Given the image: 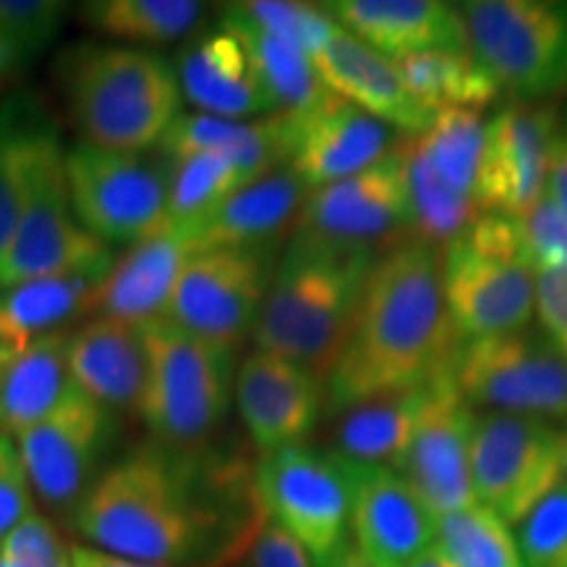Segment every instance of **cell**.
Returning a JSON list of instances; mask_svg holds the SVG:
<instances>
[{
  "instance_id": "obj_1",
  "label": "cell",
  "mask_w": 567,
  "mask_h": 567,
  "mask_svg": "<svg viewBox=\"0 0 567 567\" xmlns=\"http://www.w3.org/2000/svg\"><path fill=\"white\" fill-rule=\"evenodd\" d=\"M76 534L105 555L147 565L237 567L268 515L239 455L142 446L95 478L74 507Z\"/></svg>"
},
{
  "instance_id": "obj_2",
  "label": "cell",
  "mask_w": 567,
  "mask_h": 567,
  "mask_svg": "<svg viewBox=\"0 0 567 567\" xmlns=\"http://www.w3.org/2000/svg\"><path fill=\"white\" fill-rule=\"evenodd\" d=\"M460 339L444 300V255L405 239L375 258L352 329L326 375V415L452 371Z\"/></svg>"
},
{
  "instance_id": "obj_3",
  "label": "cell",
  "mask_w": 567,
  "mask_h": 567,
  "mask_svg": "<svg viewBox=\"0 0 567 567\" xmlns=\"http://www.w3.org/2000/svg\"><path fill=\"white\" fill-rule=\"evenodd\" d=\"M373 264L371 247L295 231L255 321L258 352L308 365L326 381L350 334Z\"/></svg>"
},
{
  "instance_id": "obj_4",
  "label": "cell",
  "mask_w": 567,
  "mask_h": 567,
  "mask_svg": "<svg viewBox=\"0 0 567 567\" xmlns=\"http://www.w3.org/2000/svg\"><path fill=\"white\" fill-rule=\"evenodd\" d=\"M71 122L87 145L145 153L182 116L176 69L163 55L122 45H92L66 76Z\"/></svg>"
},
{
  "instance_id": "obj_5",
  "label": "cell",
  "mask_w": 567,
  "mask_h": 567,
  "mask_svg": "<svg viewBox=\"0 0 567 567\" xmlns=\"http://www.w3.org/2000/svg\"><path fill=\"white\" fill-rule=\"evenodd\" d=\"M444 300L460 342L526 329L536 302L520 218L484 210L444 250Z\"/></svg>"
},
{
  "instance_id": "obj_6",
  "label": "cell",
  "mask_w": 567,
  "mask_h": 567,
  "mask_svg": "<svg viewBox=\"0 0 567 567\" xmlns=\"http://www.w3.org/2000/svg\"><path fill=\"white\" fill-rule=\"evenodd\" d=\"M147 384L140 417L166 446L205 444L229 413L234 350L203 342L168 321L145 326Z\"/></svg>"
},
{
  "instance_id": "obj_7",
  "label": "cell",
  "mask_w": 567,
  "mask_h": 567,
  "mask_svg": "<svg viewBox=\"0 0 567 567\" xmlns=\"http://www.w3.org/2000/svg\"><path fill=\"white\" fill-rule=\"evenodd\" d=\"M460 13L467 51L515 103L536 105L567 87V3L476 0Z\"/></svg>"
},
{
  "instance_id": "obj_8",
  "label": "cell",
  "mask_w": 567,
  "mask_h": 567,
  "mask_svg": "<svg viewBox=\"0 0 567 567\" xmlns=\"http://www.w3.org/2000/svg\"><path fill=\"white\" fill-rule=\"evenodd\" d=\"M76 221L103 245H140L168 226L172 161L80 142L63 158Z\"/></svg>"
},
{
  "instance_id": "obj_9",
  "label": "cell",
  "mask_w": 567,
  "mask_h": 567,
  "mask_svg": "<svg viewBox=\"0 0 567 567\" xmlns=\"http://www.w3.org/2000/svg\"><path fill=\"white\" fill-rule=\"evenodd\" d=\"M452 375L473 410L549 423L567 417V354L544 331L526 326L513 334L460 342Z\"/></svg>"
},
{
  "instance_id": "obj_10",
  "label": "cell",
  "mask_w": 567,
  "mask_h": 567,
  "mask_svg": "<svg viewBox=\"0 0 567 567\" xmlns=\"http://www.w3.org/2000/svg\"><path fill=\"white\" fill-rule=\"evenodd\" d=\"M279 243L213 247L187 260L163 321L224 350H239L252 334L271 289Z\"/></svg>"
},
{
  "instance_id": "obj_11",
  "label": "cell",
  "mask_w": 567,
  "mask_h": 567,
  "mask_svg": "<svg viewBox=\"0 0 567 567\" xmlns=\"http://www.w3.org/2000/svg\"><path fill=\"white\" fill-rule=\"evenodd\" d=\"M255 486L268 520L297 538L318 567H329L350 542V486L329 452L295 444L264 455Z\"/></svg>"
},
{
  "instance_id": "obj_12",
  "label": "cell",
  "mask_w": 567,
  "mask_h": 567,
  "mask_svg": "<svg viewBox=\"0 0 567 567\" xmlns=\"http://www.w3.org/2000/svg\"><path fill=\"white\" fill-rule=\"evenodd\" d=\"M563 471L565 434L555 423L507 413L476 417L471 442L473 494L505 526H517L563 478Z\"/></svg>"
},
{
  "instance_id": "obj_13",
  "label": "cell",
  "mask_w": 567,
  "mask_h": 567,
  "mask_svg": "<svg viewBox=\"0 0 567 567\" xmlns=\"http://www.w3.org/2000/svg\"><path fill=\"white\" fill-rule=\"evenodd\" d=\"M63 158L66 153L55 145L34 168L17 231L0 258L3 289L113 260L111 247L76 221Z\"/></svg>"
},
{
  "instance_id": "obj_14",
  "label": "cell",
  "mask_w": 567,
  "mask_h": 567,
  "mask_svg": "<svg viewBox=\"0 0 567 567\" xmlns=\"http://www.w3.org/2000/svg\"><path fill=\"white\" fill-rule=\"evenodd\" d=\"M116 434L109 408L69 384L51 413L19 436V455L32 492L53 509L80 505Z\"/></svg>"
},
{
  "instance_id": "obj_15",
  "label": "cell",
  "mask_w": 567,
  "mask_h": 567,
  "mask_svg": "<svg viewBox=\"0 0 567 567\" xmlns=\"http://www.w3.org/2000/svg\"><path fill=\"white\" fill-rule=\"evenodd\" d=\"M476 413L446 371L429 384L413 436L394 471L413 486L434 517L478 505L471 481V442Z\"/></svg>"
},
{
  "instance_id": "obj_16",
  "label": "cell",
  "mask_w": 567,
  "mask_h": 567,
  "mask_svg": "<svg viewBox=\"0 0 567 567\" xmlns=\"http://www.w3.org/2000/svg\"><path fill=\"white\" fill-rule=\"evenodd\" d=\"M408 140L365 172L326 184L305 197L297 231L344 245L375 247L408 231Z\"/></svg>"
},
{
  "instance_id": "obj_17",
  "label": "cell",
  "mask_w": 567,
  "mask_h": 567,
  "mask_svg": "<svg viewBox=\"0 0 567 567\" xmlns=\"http://www.w3.org/2000/svg\"><path fill=\"white\" fill-rule=\"evenodd\" d=\"M281 118L287 168L310 193L365 172L396 145L384 122L334 92L305 111L281 113Z\"/></svg>"
},
{
  "instance_id": "obj_18",
  "label": "cell",
  "mask_w": 567,
  "mask_h": 567,
  "mask_svg": "<svg viewBox=\"0 0 567 567\" xmlns=\"http://www.w3.org/2000/svg\"><path fill=\"white\" fill-rule=\"evenodd\" d=\"M559 140L549 105L513 103L486 124V151L476 182L478 208L523 218L544 197L551 151Z\"/></svg>"
},
{
  "instance_id": "obj_19",
  "label": "cell",
  "mask_w": 567,
  "mask_h": 567,
  "mask_svg": "<svg viewBox=\"0 0 567 567\" xmlns=\"http://www.w3.org/2000/svg\"><path fill=\"white\" fill-rule=\"evenodd\" d=\"M234 400L264 455L305 444L326 405V381L308 365L255 350L234 379Z\"/></svg>"
},
{
  "instance_id": "obj_20",
  "label": "cell",
  "mask_w": 567,
  "mask_h": 567,
  "mask_svg": "<svg viewBox=\"0 0 567 567\" xmlns=\"http://www.w3.org/2000/svg\"><path fill=\"white\" fill-rule=\"evenodd\" d=\"M350 486V530L381 567H405L434 547L436 517L394 467L339 460Z\"/></svg>"
},
{
  "instance_id": "obj_21",
  "label": "cell",
  "mask_w": 567,
  "mask_h": 567,
  "mask_svg": "<svg viewBox=\"0 0 567 567\" xmlns=\"http://www.w3.org/2000/svg\"><path fill=\"white\" fill-rule=\"evenodd\" d=\"M310 61L334 95L358 105L386 126L392 124L396 130H405L410 137H421L434 124L436 113L410 95L396 74L394 61L373 51L339 24Z\"/></svg>"
},
{
  "instance_id": "obj_22",
  "label": "cell",
  "mask_w": 567,
  "mask_h": 567,
  "mask_svg": "<svg viewBox=\"0 0 567 567\" xmlns=\"http://www.w3.org/2000/svg\"><path fill=\"white\" fill-rule=\"evenodd\" d=\"M176 80L182 95L208 116L250 122L258 113H274L243 38L224 19L179 53Z\"/></svg>"
},
{
  "instance_id": "obj_23",
  "label": "cell",
  "mask_w": 567,
  "mask_h": 567,
  "mask_svg": "<svg viewBox=\"0 0 567 567\" xmlns=\"http://www.w3.org/2000/svg\"><path fill=\"white\" fill-rule=\"evenodd\" d=\"M323 11L392 61L436 48L467 51L463 13L436 0H337Z\"/></svg>"
},
{
  "instance_id": "obj_24",
  "label": "cell",
  "mask_w": 567,
  "mask_h": 567,
  "mask_svg": "<svg viewBox=\"0 0 567 567\" xmlns=\"http://www.w3.org/2000/svg\"><path fill=\"white\" fill-rule=\"evenodd\" d=\"M71 384L111 413H137L147 384L145 326L97 316L69 339Z\"/></svg>"
},
{
  "instance_id": "obj_25",
  "label": "cell",
  "mask_w": 567,
  "mask_h": 567,
  "mask_svg": "<svg viewBox=\"0 0 567 567\" xmlns=\"http://www.w3.org/2000/svg\"><path fill=\"white\" fill-rule=\"evenodd\" d=\"M195 250L187 234L176 226L155 234L145 243L132 245L105 276L95 292L90 313L116 318L134 326L163 321L172 305L176 281Z\"/></svg>"
},
{
  "instance_id": "obj_26",
  "label": "cell",
  "mask_w": 567,
  "mask_h": 567,
  "mask_svg": "<svg viewBox=\"0 0 567 567\" xmlns=\"http://www.w3.org/2000/svg\"><path fill=\"white\" fill-rule=\"evenodd\" d=\"M308 195L310 189L297 179L295 172L279 168L237 189L208 216L176 229L187 234L195 252L213 247L276 245L287 234L292 218L300 216Z\"/></svg>"
},
{
  "instance_id": "obj_27",
  "label": "cell",
  "mask_w": 567,
  "mask_h": 567,
  "mask_svg": "<svg viewBox=\"0 0 567 567\" xmlns=\"http://www.w3.org/2000/svg\"><path fill=\"white\" fill-rule=\"evenodd\" d=\"M158 153L166 161H182L189 155H224L237 168L243 187L264 176L287 168V145H284L281 113L234 122L208 113L176 118L172 130L158 142Z\"/></svg>"
},
{
  "instance_id": "obj_28",
  "label": "cell",
  "mask_w": 567,
  "mask_h": 567,
  "mask_svg": "<svg viewBox=\"0 0 567 567\" xmlns=\"http://www.w3.org/2000/svg\"><path fill=\"white\" fill-rule=\"evenodd\" d=\"M111 268L113 260H105L6 289L0 297V352H21L34 339L63 331L61 326L90 313Z\"/></svg>"
},
{
  "instance_id": "obj_29",
  "label": "cell",
  "mask_w": 567,
  "mask_h": 567,
  "mask_svg": "<svg viewBox=\"0 0 567 567\" xmlns=\"http://www.w3.org/2000/svg\"><path fill=\"white\" fill-rule=\"evenodd\" d=\"M71 331L34 339L21 352H0V434L21 436L40 423L71 384Z\"/></svg>"
},
{
  "instance_id": "obj_30",
  "label": "cell",
  "mask_w": 567,
  "mask_h": 567,
  "mask_svg": "<svg viewBox=\"0 0 567 567\" xmlns=\"http://www.w3.org/2000/svg\"><path fill=\"white\" fill-rule=\"evenodd\" d=\"M55 145L59 124L38 95L17 92L0 103V258L17 231L34 168Z\"/></svg>"
},
{
  "instance_id": "obj_31",
  "label": "cell",
  "mask_w": 567,
  "mask_h": 567,
  "mask_svg": "<svg viewBox=\"0 0 567 567\" xmlns=\"http://www.w3.org/2000/svg\"><path fill=\"white\" fill-rule=\"evenodd\" d=\"M429 384L375 394L371 400L329 415V455L352 465L394 467L413 436Z\"/></svg>"
},
{
  "instance_id": "obj_32",
  "label": "cell",
  "mask_w": 567,
  "mask_h": 567,
  "mask_svg": "<svg viewBox=\"0 0 567 567\" xmlns=\"http://www.w3.org/2000/svg\"><path fill=\"white\" fill-rule=\"evenodd\" d=\"M224 21L243 38L274 113L305 111L329 95L331 90L321 82L310 55L292 42L260 27L239 6H229Z\"/></svg>"
},
{
  "instance_id": "obj_33",
  "label": "cell",
  "mask_w": 567,
  "mask_h": 567,
  "mask_svg": "<svg viewBox=\"0 0 567 567\" xmlns=\"http://www.w3.org/2000/svg\"><path fill=\"white\" fill-rule=\"evenodd\" d=\"M394 66L410 95L434 113L446 109L481 111L499 95L471 51L436 48L394 59Z\"/></svg>"
},
{
  "instance_id": "obj_34",
  "label": "cell",
  "mask_w": 567,
  "mask_h": 567,
  "mask_svg": "<svg viewBox=\"0 0 567 567\" xmlns=\"http://www.w3.org/2000/svg\"><path fill=\"white\" fill-rule=\"evenodd\" d=\"M408 234L415 243L446 250L481 216V208L471 195L457 193L446 184L421 140L408 137Z\"/></svg>"
},
{
  "instance_id": "obj_35",
  "label": "cell",
  "mask_w": 567,
  "mask_h": 567,
  "mask_svg": "<svg viewBox=\"0 0 567 567\" xmlns=\"http://www.w3.org/2000/svg\"><path fill=\"white\" fill-rule=\"evenodd\" d=\"M203 17L193 0H101L84 6V19L95 30L130 42H166L187 38Z\"/></svg>"
},
{
  "instance_id": "obj_36",
  "label": "cell",
  "mask_w": 567,
  "mask_h": 567,
  "mask_svg": "<svg viewBox=\"0 0 567 567\" xmlns=\"http://www.w3.org/2000/svg\"><path fill=\"white\" fill-rule=\"evenodd\" d=\"M434 538L450 567H523L505 523L481 505L436 517Z\"/></svg>"
},
{
  "instance_id": "obj_37",
  "label": "cell",
  "mask_w": 567,
  "mask_h": 567,
  "mask_svg": "<svg viewBox=\"0 0 567 567\" xmlns=\"http://www.w3.org/2000/svg\"><path fill=\"white\" fill-rule=\"evenodd\" d=\"M417 140L436 174L452 189L473 197L486 151V124L481 113L467 109L439 111L431 130Z\"/></svg>"
},
{
  "instance_id": "obj_38",
  "label": "cell",
  "mask_w": 567,
  "mask_h": 567,
  "mask_svg": "<svg viewBox=\"0 0 567 567\" xmlns=\"http://www.w3.org/2000/svg\"><path fill=\"white\" fill-rule=\"evenodd\" d=\"M63 13L59 0H0V87L17 82L51 48Z\"/></svg>"
},
{
  "instance_id": "obj_39",
  "label": "cell",
  "mask_w": 567,
  "mask_h": 567,
  "mask_svg": "<svg viewBox=\"0 0 567 567\" xmlns=\"http://www.w3.org/2000/svg\"><path fill=\"white\" fill-rule=\"evenodd\" d=\"M243 189L237 168L224 155H189L172 163L168 224L187 226Z\"/></svg>"
},
{
  "instance_id": "obj_40",
  "label": "cell",
  "mask_w": 567,
  "mask_h": 567,
  "mask_svg": "<svg viewBox=\"0 0 567 567\" xmlns=\"http://www.w3.org/2000/svg\"><path fill=\"white\" fill-rule=\"evenodd\" d=\"M523 567H563L567 559V478H559L517 523Z\"/></svg>"
},
{
  "instance_id": "obj_41",
  "label": "cell",
  "mask_w": 567,
  "mask_h": 567,
  "mask_svg": "<svg viewBox=\"0 0 567 567\" xmlns=\"http://www.w3.org/2000/svg\"><path fill=\"white\" fill-rule=\"evenodd\" d=\"M239 9L260 27L292 42L310 59L337 30V21L323 11V6L318 9V6L287 3V0H252V3H239Z\"/></svg>"
},
{
  "instance_id": "obj_42",
  "label": "cell",
  "mask_w": 567,
  "mask_h": 567,
  "mask_svg": "<svg viewBox=\"0 0 567 567\" xmlns=\"http://www.w3.org/2000/svg\"><path fill=\"white\" fill-rule=\"evenodd\" d=\"M0 559L17 567H71V547L48 517L32 513L0 542Z\"/></svg>"
},
{
  "instance_id": "obj_43",
  "label": "cell",
  "mask_w": 567,
  "mask_h": 567,
  "mask_svg": "<svg viewBox=\"0 0 567 567\" xmlns=\"http://www.w3.org/2000/svg\"><path fill=\"white\" fill-rule=\"evenodd\" d=\"M523 239L534 268H567V216L542 197L520 218Z\"/></svg>"
},
{
  "instance_id": "obj_44",
  "label": "cell",
  "mask_w": 567,
  "mask_h": 567,
  "mask_svg": "<svg viewBox=\"0 0 567 567\" xmlns=\"http://www.w3.org/2000/svg\"><path fill=\"white\" fill-rule=\"evenodd\" d=\"M32 494L19 446L11 436L0 434V542L34 513Z\"/></svg>"
},
{
  "instance_id": "obj_45",
  "label": "cell",
  "mask_w": 567,
  "mask_h": 567,
  "mask_svg": "<svg viewBox=\"0 0 567 567\" xmlns=\"http://www.w3.org/2000/svg\"><path fill=\"white\" fill-rule=\"evenodd\" d=\"M534 308L544 334L567 354V268H538Z\"/></svg>"
},
{
  "instance_id": "obj_46",
  "label": "cell",
  "mask_w": 567,
  "mask_h": 567,
  "mask_svg": "<svg viewBox=\"0 0 567 567\" xmlns=\"http://www.w3.org/2000/svg\"><path fill=\"white\" fill-rule=\"evenodd\" d=\"M247 567H313V557L297 538L268 520L255 538Z\"/></svg>"
},
{
  "instance_id": "obj_47",
  "label": "cell",
  "mask_w": 567,
  "mask_h": 567,
  "mask_svg": "<svg viewBox=\"0 0 567 567\" xmlns=\"http://www.w3.org/2000/svg\"><path fill=\"white\" fill-rule=\"evenodd\" d=\"M544 197L551 200V205L567 216V137L565 134H559L555 151H551L547 184H544Z\"/></svg>"
},
{
  "instance_id": "obj_48",
  "label": "cell",
  "mask_w": 567,
  "mask_h": 567,
  "mask_svg": "<svg viewBox=\"0 0 567 567\" xmlns=\"http://www.w3.org/2000/svg\"><path fill=\"white\" fill-rule=\"evenodd\" d=\"M71 567H172V565L134 563V559L105 555V551L92 549V547H71Z\"/></svg>"
},
{
  "instance_id": "obj_49",
  "label": "cell",
  "mask_w": 567,
  "mask_h": 567,
  "mask_svg": "<svg viewBox=\"0 0 567 567\" xmlns=\"http://www.w3.org/2000/svg\"><path fill=\"white\" fill-rule=\"evenodd\" d=\"M329 567H381V565L373 563L368 555H363V551L354 547V544H347V547L342 549V555H339Z\"/></svg>"
},
{
  "instance_id": "obj_50",
  "label": "cell",
  "mask_w": 567,
  "mask_h": 567,
  "mask_svg": "<svg viewBox=\"0 0 567 567\" xmlns=\"http://www.w3.org/2000/svg\"><path fill=\"white\" fill-rule=\"evenodd\" d=\"M405 567H450V563L442 557V551H439L436 547H431V549L421 551V555H417L413 563H408Z\"/></svg>"
},
{
  "instance_id": "obj_51",
  "label": "cell",
  "mask_w": 567,
  "mask_h": 567,
  "mask_svg": "<svg viewBox=\"0 0 567 567\" xmlns=\"http://www.w3.org/2000/svg\"><path fill=\"white\" fill-rule=\"evenodd\" d=\"M565 471H567V434H565Z\"/></svg>"
},
{
  "instance_id": "obj_52",
  "label": "cell",
  "mask_w": 567,
  "mask_h": 567,
  "mask_svg": "<svg viewBox=\"0 0 567 567\" xmlns=\"http://www.w3.org/2000/svg\"><path fill=\"white\" fill-rule=\"evenodd\" d=\"M0 567H17V565H11V563H6V559H0Z\"/></svg>"
},
{
  "instance_id": "obj_53",
  "label": "cell",
  "mask_w": 567,
  "mask_h": 567,
  "mask_svg": "<svg viewBox=\"0 0 567 567\" xmlns=\"http://www.w3.org/2000/svg\"><path fill=\"white\" fill-rule=\"evenodd\" d=\"M563 567H567V559H565V563H563Z\"/></svg>"
},
{
  "instance_id": "obj_54",
  "label": "cell",
  "mask_w": 567,
  "mask_h": 567,
  "mask_svg": "<svg viewBox=\"0 0 567 567\" xmlns=\"http://www.w3.org/2000/svg\"><path fill=\"white\" fill-rule=\"evenodd\" d=\"M237 567H247V565H237Z\"/></svg>"
}]
</instances>
